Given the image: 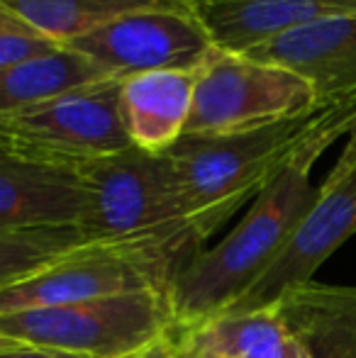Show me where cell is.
<instances>
[{
    "label": "cell",
    "mask_w": 356,
    "mask_h": 358,
    "mask_svg": "<svg viewBox=\"0 0 356 358\" xmlns=\"http://www.w3.org/2000/svg\"><path fill=\"white\" fill-rule=\"evenodd\" d=\"M354 124L356 103L332 105L327 120L264 185L239 224L178 271L169 287L173 334L222 315L269 268L313 205L318 193L310 183L313 166L339 137H347Z\"/></svg>",
    "instance_id": "1"
},
{
    "label": "cell",
    "mask_w": 356,
    "mask_h": 358,
    "mask_svg": "<svg viewBox=\"0 0 356 358\" xmlns=\"http://www.w3.org/2000/svg\"><path fill=\"white\" fill-rule=\"evenodd\" d=\"M86 185L78 229L93 244H157L188 264L205 241L166 154L137 146L76 166Z\"/></svg>",
    "instance_id": "2"
},
{
    "label": "cell",
    "mask_w": 356,
    "mask_h": 358,
    "mask_svg": "<svg viewBox=\"0 0 356 358\" xmlns=\"http://www.w3.org/2000/svg\"><path fill=\"white\" fill-rule=\"evenodd\" d=\"M329 108H313L239 132L183 134L166 151L200 239H210L262 193L295 149L327 120Z\"/></svg>",
    "instance_id": "3"
},
{
    "label": "cell",
    "mask_w": 356,
    "mask_h": 358,
    "mask_svg": "<svg viewBox=\"0 0 356 358\" xmlns=\"http://www.w3.org/2000/svg\"><path fill=\"white\" fill-rule=\"evenodd\" d=\"M0 331L81 358H129L173 334V315L166 292L147 290L0 315Z\"/></svg>",
    "instance_id": "4"
},
{
    "label": "cell",
    "mask_w": 356,
    "mask_h": 358,
    "mask_svg": "<svg viewBox=\"0 0 356 358\" xmlns=\"http://www.w3.org/2000/svg\"><path fill=\"white\" fill-rule=\"evenodd\" d=\"M180 268L178 256L157 244H83L0 290V315L147 290L169 295Z\"/></svg>",
    "instance_id": "5"
},
{
    "label": "cell",
    "mask_w": 356,
    "mask_h": 358,
    "mask_svg": "<svg viewBox=\"0 0 356 358\" xmlns=\"http://www.w3.org/2000/svg\"><path fill=\"white\" fill-rule=\"evenodd\" d=\"M120 78H103L0 115V142L13 156L78 166L129 149L120 115Z\"/></svg>",
    "instance_id": "6"
},
{
    "label": "cell",
    "mask_w": 356,
    "mask_h": 358,
    "mask_svg": "<svg viewBox=\"0 0 356 358\" xmlns=\"http://www.w3.org/2000/svg\"><path fill=\"white\" fill-rule=\"evenodd\" d=\"M318 105L305 78L239 52L215 47L195 69L185 134H225L278 122Z\"/></svg>",
    "instance_id": "7"
},
{
    "label": "cell",
    "mask_w": 356,
    "mask_h": 358,
    "mask_svg": "<svg viewBox=\"0 0 356 358\" xmlns=\"http://www.w3.org/2000/svg\"><path fill=\"white\" fill-rule=\"evenodd\" d=\"M356 234V124L347 134L342 154L337 164L322 180L315 193L313 205L290 239L280 249V254L271 261V266L254 280V285L229 305L227 315L254 312L264 307H273L290 287L315 280L320 266ZM222 312V315H225Z\"/></svg>",
    "instance_id": "8"
},
{
    "label": "cell",
    "mask_w": 356,
    "mask_h": 358,
    "mask_svg": "<svg viewBox=\"0 0 356 358\" xmlns=\"http://www.w3.org/2000/svg\"><path fill=\"white\" fill-rule=\"evenodd\" d=\"M88 59L108 78L152 71H195L215 49L193 13L142 10L129 13L64 44Z\"/></svg>",
    "instance_id": "9"
},
{
    "label": "cell",
    "mask_w": 356,
    "mask_h": 358,
    "mask_svg": "<svg viewBox=\"0 0 356 358\" xmlns=\"http://www.w3.org/2000/svg\"><path fill=\"white\" fill-rule=\"evenodd\" d=\"M244 54L305 78L322 108L356 103V13L315 20Z\"/></svg>",
    "instance_id": "10"
},
{
    "label": "cell",
    "mask_w": 356,
    "mask_h": 358,
    "mask_svg": "<svg viewBox=\"0 0 356 358\" xmlns=\"http://www.w3.org/2000/svg\"><path fill=\"white\" fill-rule=\"evenodd\" d=\"M86 185L76 166L5 156L0 159V234L78 227Z\"/></svg>",
    "instance_id": "11"
},
{
    "label": "cell",
    "mask_w": 356,
    "mask_h": 358,
    "mask_svg": "<svg viewBox=\"0 0 356 358\" xmlns=\"http://www.w3.org/2000/svg\"><path fill=\"white\" fill-rule=\"evenodd\" d=\"M193 15L225 52H249L295 27L356 13V0H190Z\"/></svg>",
    "instance_id": "12"
},
{
    "label": "cell",
    "mask_w": 356,
    "mask_h": 358,
    "mask_svg": "<svg viewBox=\"0 0 356 358\" xmlns=\"http://www.w3.org/2000/svg\"><path fill=\"white\" fill-rule=\"evenodd\" d=\"M195 71H152L120 85V115L132 146L166 154L185 134L193 108Z\"/></svg>",
    "instance_id": "13"
},
{
    "label": "cell",
    "mask_w": 356,
    "mask_h": 358,
    "mask_svg": "<svg viewBox=\"0 0 356 358\" xmlns=\"http://www.w3.org/2000/svg\"><path fill=\"white\" fill-rule=\"evenodd\" d=\"M310 358H356V285H295L276 302Z\"/></svg>",
    "instance_id": "14"
},
{
    "label": "cell",
    "mask_w": 356,
    "mask_h": 358,
    "mask_svg": "<svg viewBox=\"0 0 356 358\" xmlns=\"http://www.w3.org/2000/svg\"><path fill=\"white\" fill-rule=\"evenodd\" d=\"M0 5L62 47L129 13H193L190 0H0Z\"/></svg>",
    "instance_id": "15"
},
{
    "label": "cell",
    "mask_w": 356,
    "mask_h": 358,
    "mask_svg": "<svg viewBox=\"0 0 356 358\" xmlns=\"http://www.w3.org/2000/svg\"><path fill=\"white\" fill-rule=\"evenodd\" d=\"M173 336L225 358H285L290 339L276 305L237 315L225 312Z\"/></svg>",
    "instance_id": "16"
},
{
    "label": "cell",
    "mask_w": 356,
    "mask_h": 358,
    "mask_svg": "<svg viewBox=\"0 0 356 358\" xmlns=\"http://www.w3.org/2000/svg\"><path fill=\"white\" fill-rule=\"evenodd\" d=\"M103 78L108 76L100 73L88 59L62 47L52 54L0 71V115L15 113L39 100L54 98Z\"/></svg>",
    "instance_id": "17"
},
{
    "label": "cell",
    "mask_w": 356,
    "mask_h": 358,
    "mask_svg": "<svg viewBox=\"0 0 356 358\" xmlns=\"http://www.w3.org/2000/svg\"><path fill=\"white\" fill-rule=\"evenodd\" d=\"M93 244L78 227H42V229L3 231L0 234V290L29 278L64 254Z\"/></svg>",
    "instance_id": "18"
},
{
    "label": "cell",
    "mask_w": 356,
    "mask_h": 358,
    "mask_svg": "<svg viewBox=\"0 0 356 358\" xmlns=\"http://www.w3.org/2000/svg\"><path fill=\"white\" fill-rule=\"evenodd\" d=\"M57 49H62V44L44 37L39 29L0 5V71L52 54Z\"/></svg>",
    "instance_id": "19"
},
{
    "label": "cell",
    "mask_w": 356,
    "mask_h": 358,
    "mask_svg": "<svg viewBox=\"0 0 356 358\" xmlns=\"http://www.w3.org/2000/svg\"><path fill=\"white\" fill-rule=\"evenodd\" d=\"M129 358H180L176 336H173V334L164 336V339H159L157 344L147 346L144 351H139V354H134Z\"/></svg>",
    "instance_id": "20"
},
{
    "label": "cell",
    "mask_w": 356,
    "mask_h": 358,
    "mask_svg": "<svg viewBox=\"0 0 356 358\" xmlns=\"http://www.w3.org/2000/svg\"><path fill=\"white\" fill-rule=\"evenodd\" d=\"M0 358H81V356H71V354H64V351H52V349H37V346H22V349L5 351V354H0Z\"/></svg>",
    "instance_id": "21"
},
{
    "label": "cell",
    "mask_w": 356,
    "mask_h": 358,
    "mask_svg": "<svg viewBox=\"0 0 356 358\" xmlns=\"http://www.w3.org/2000/svg\"><path fill=\"white\" fill-rule=\"evenodd\" d=\"M176 344H178L180 358H225V356L215 354V351L203 349V346H195V344H185V341H180V339H176Z\"/></svg>",
    "instance_id": "22"
},
{
    "label": "cell",
    "mask_w": 356,
    "mask_h": 358,
    "mask_svg": "<svg viewBox=\"0 0 356 358\" xmlns=\"http://www.w3.org/2000/svg\"><path fill=\"white\" fill-rule=\"evenodd\" d=\"M285 358H310V354L305 351V346L300 344L295 336L288 339V349H285Z\"/></svg>",
    "instance_id": "23"
},
{
    "label": "cell",
    "mask_w": 356,
    "mask_h": 358,
    "mask_svg": "<svg viewBox=\"0 0 356 358\" xmlns=\"http://www.w3.org/2000/svg\"><path fill=\"white\" fill-rule=\"evenodd\" d=\"M22 346H27V344H22V341L13 339V336H8V334H5V331H0V354H5V351L22 349Z\"/></svg>",
    "instance_id": "24"
},
{
    "label": "cell",
    "mask_w": 356,
    "mask_h": 358,
    "mask_svg": "<svg viewBox=\"0 0 356 358\" xmlns=\"http://www.w3.org/2000/svg\"><path fill=\"white\" fill-rule=\"evenodd\" d=\"M5 156H13V154H10L8 144H5V142H0V159H5Z\"/></svg>",
    "instance_id": "25"
}]
</instances>
